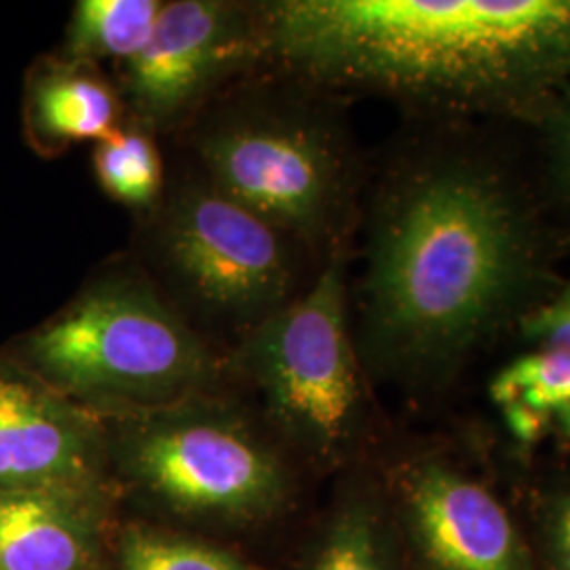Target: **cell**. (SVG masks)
<instances>
[{"mask_svg":"<svg viewBox=\"0 0 570 570\" xmlns=\"http://www.w3.org/2000/svg\"><path fill=\"white\" fill-rule=\"evenodd\" d=\"M539 258L534 214L503 169L442 155L393 171L374 199L357 294L367 374L449 379L527 303Z\"/></svg>","mask_w":570,"mask_h":570,"instance_id":"6da1fadb","label":"cell"},{"mask_svg":"<svg viewBox=\"0 0 570 570\" xmlns=\"http://www.w3.org/2000/svg\"><path fill=\"white\" fill-rule=\"evenodd\" d=\"M266 66L308 87L522 112L570 82V0L261 2Z\"/></svg>","mask_w":570,"mask_h":570,"instance_id":"7a4b0ae2","label":"cell"},{"mask_svg":"<svg viewBox=\"0 0 570 570\" xmlns=\"http://www.w3.org/2000/svg\"><path fill=\"white\" fill-rule=\"evenodd\" d=\"M117 501L197 537L247 534L294 508L298 465L237 389L98 416Z\"/></svg>","mask_w":570,"mask_h":570,"instance_id":"3957f363","label":"cell"},{"mask_svg":"<svg viewBox=\"0 0 570 570\" xmlns=\"http://www.w3.org/2000/svg\"><path fill=\"white\" fill-rule=\"evenodd\" d=\"M190 165L308 254L343 249L357 171L322 91L263 68L230 85L180 134Z\"/></svg>","mask_w":570,"mask_h":570,"instance_id":"277c9868","label":"cell"},{"mask_svg":"<svg viewBox=\"0 0 570 570\" xmlns=\"http://www.w3.org/2000/svg\"><path fill=\"white\" fill-rule=\"evenodd\" d=\"M96 416L230 387L226 353L169 305L136 261H112L39 326L0 346Z\"/></svg>","mask_w":570,"mask_h":570,"instance_id":"5b68a950","label":"cell"},{"mask_svg":"<svg viewBox=\"0 0 570 570\" xmlns=\"http://www.w3.org/2000/svg\"><path fill=\"white\" fill-rule=\"evenodd\" d=\"M230 387H245L298 468L334 473L366 452L374 414L355 345L346 252L327 258L305 292L226 348Z\"/></svg>","mask_w":570,"mask_h":570,"instance_id":"8992f818","label":"cell"},{"mask_svg":"<svg viewBox=\"0 0 570 570\" xmlns=\"http://www.w3.org/2000/svg\"><path fill=\"white\" fill-rule=\"evenodd\" d=\"M306 254L188 165L167 178L161 202L140 218L136 263L226 353L311 285L303 284Z\"/></svg>","mask_w":570,"mask_h":570,"instance_id":"52a82bcc","label":"cell"},{"mask_svg":"<svg viewBox=\"0 0 570 570\" xmlns=\"http://www.w3.org/2000/svg\"><path fill=\"white\" fill-rule=\"evenodd\" d=\"M266 68L261 2L171 0L142 49L115 66L125 119L180 136L230 85Z\"/></svg>","mask_w":570,"mask_h":570,"instance_id":"ba28073f","label":"cell"},{"mask_svg":"<svg viewBox=\"0 0 570 570\" xmlns=\"http://www.w3.org/2000/svg\"><path fill=\"white\" fill-rule=\"evenodd\" d=\"M383 489L407 570H537L497 494L446 459H407Z\"/></svg>","mask_w":570,"mask_h":570,"instance_id":"9c48e42d","label":"cell"},{"mask_svg":"<svg viewBox=\"0 0 570 570\" xmlns=\"http://www.w3.org/2000/svg\"><path fill=\"white\" fill-rule=\"evenodd\" d=\"M61 487L112 490L102 423L0 348V490Z\"/></svg>","mask_w":570,"mask_h":570,"instance_id":"30bf717a","label":"cell"},{"mask_svg":"<svg viewBox=\"0 0 570 570\" xmlns=\"http://www.w3.org/2000/svg\"><path fill=\"white\" fill-rule=\"evenodd\" d=\"M115 505L110 489L0 490V570H102Z\"/></svg>","mask_w":570,"mask_h":570,"instance_id":"8fae6325","label":"cell"},{"mask_svg":"<svg viewBox=\"0 0 570 570\" xmlns=\"http://www.w3.org/2000/svg\"><path fill=\"white\" fill-rule=\"evenodd\" d=\"M122 119L119 89L98 66L49 53L26 70L21 129L23 140L39 157H60L72 144H98Z\"/></svg>","mask_w":570,"mask_h":570,"instance_id":"7c38bea8","label":"cell"},{"mask_svg":"<svg viewBox=\"0 0 570 570\" xmlns=\"http://www.w3.org/2000/svg\"><path fill=\"white\" fill-rule=\"evenodd\" d=\"M303 570H407L383 487L351 480L338 492Z\"/></svg>","mask_w":570,"mask_h":570,"instance_id":"4fadbf2b","label":"cell"},{"mask_svg":"<svg viewBox=\"0 0 570 570\" xmlns=\"http://www.w3.org/2000/svg\"><path fill=\"white\" fill-rule=\"evenodd\" d=\"M489 393L518 442L570 440L569 351L534 346L497 372Z\"/></svg>","mask_w":570,"mask_h":570,"instance_id":"5bb4252c","label":"cell"},{"mask_svg":"<svg viewBox=\"0 0 570 570\" xmlns=\"http://www.w3.org/2000/svg\"><path fill=\"white\" fill-rule=\"evenodd\" d=\"M165 0H81L72 7L58 58L75 63L115 66L131 60L150 39Z\"/></svg>","mask_w":570,"mask_h":570,"instance_id":"9a60e30c","label":"cell"},{"mask_svg":"<svg viewBox=\"0 0 570 570\" xmlns=\"http://www.w3.org/2000/svg\"><path fill=\"white\" fill-rule=\"evenodd\" d=\"M94 174L104 193L144 218L167 186L159 138L142 125L122 119L94 150Z\"/></svg>","mask_w":570,"mask_h":570,"instance_id":"2e32d148","label":"cell"},{"mask_svg":"<svg viewBox=\"0 0 570 570\" xmlns=\"http://www.w3.org/2000/svg\"><path fill=\"white\" fill-rule=\"evenodd\" d=\"M110 551L115 570H266L212 539L142 520L117 527Z\"/></svg>","mask_w":570,"mask_h":570,"instance_id":"e0dca14e","label":"cell"},{"mask_svg":"<svg viewBox=\"0 0 570 570\" xmlns=\"http://www.w3.org/2000/svg\"><path fill=\"white\" fill-rule=\"evenodd\" d=\"M522 327L532 345L553 346L570 353V284L529 313L522 320Z\"/></svg>","mask_w":570,"mask_h":570,"instance_id":"ac0fdd59","label":"cell"},{"mask_svg":"<svg viewBox=\"0 0 570 570\" xmlns=\"http://www.w3.org/2000/svg\"><path fill=\"white\" fill-rule=\"evenodd\" d=\"M541 548L548 570H570V487L558 490L546 503Z\"/></svg>","mask_w":570,"mask_h":570,"instance_id":"d6986e66","label":"cell"},{"mask_svg":"<svg viewBox=\"0 0 570 570\" xmlns=\"http://www.w3.org/2000/svg\"><path fill=\"white\" fill-rule=\"evenodd\" d=\"M548 110L551 176L570 199V82L551 100Z\"/></svg>","mask_w":570,"mask_h":570,"instance_id":"ffe728a7","label":"cell"}]
</instances>
